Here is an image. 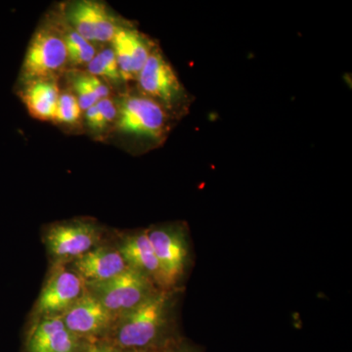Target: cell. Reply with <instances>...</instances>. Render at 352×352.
<instances>
[{
  "instance_id": "8fae6325",
  "label": "cell",
  "mask_w": 352,
  "mask_h": 352,
  "mask_svg": "<svg viewBox=\"0 0 352 352\" xmlns=\"http://www.w3.org/2000/svg\"><path fill=\"white\" fill-rule=\"evenodd\" d=\"M111 44L126 85L136 82L153 51L159 46L150 36L126 21L116 31Z\"/></svg>"
},
{
  "instance_id": "9c48e42d",
  "label": "cell",
  "mask_w": 352,
  "mask_h": 352,
  "mask_svg": "<svg viewBox=\"0 0 352 352\" xmlns=\"http://www.w3.org/2000/svg\"><path fill=\"white\" fill-rule=\"evenodd\" d=\"M62 17L78 34L92 44L111 43L124 20L98 0H75L62 4Z\"/></svg>"
},
{
  "instance_id": "3957f363",
  "label": "cell",
  "mask_w": 352,
  "mask_h": 352,
  "mask_svg": "<svg viewBox=\"0 0 352 352\" xmlns=\"http://www.w3.org/2000/svg\"><path fill=\"white\" fill-rule=\"evenodd\" d=\"M135 82L138 91L156 102L175 122L188 115L193 97L160 46L153 51Z\"/></svg>"
},
{
  "instance_id": "d6986e66",
  "label": "cell",
  "mask_w": 352,
  "mask_h": 352,
  "mask_svg": "<svg viewBox=\"0 0 352 352\" xmlns=\"http://www.w3.org/2000/svg\"><path fill=\"white\" fill-rule=\"evenodd\" d=\"M67 75H68L69 90L75 94L82 111H87L88 108L92 107L100 100L94 87L90 85L87 71L69 69Z\"/></svg>"
},
{
  "instance_id": "ba28073f",
  "label": "cell",
  "mask_w": 352,
  "mask_h": 352,
  "mask_svg": "<svg viewBox=\"0 0 352 352\" xmlns=\"http://www.w3.org/2000/svg\"><path fill=\"white\" fill-rule=\"evenodd\" d=\"M87 292L85 281L68 264H52L31 312L30 321L60 316Z\"/></svg>"
},
{
  "instance_id": "44dd1931",
  "label": "cell",
  "mask_w": 352,
  "mask_h": 352,
  "mask_svg": "<svg viewBox=\"0 0 352 352\" xmlns=\"http://www.w3.org/2000/svg\"><path fill=\"white\" fill-rule=\"evenodd\" d=\"M85 352H136L126 351V349H120V347L113 346L107 342L100 340V342H88Z\"/></svg>"
},
{
  "instance_id": "ffe728a7",
  "label": "cell",
  "mask_w": 352,
  "mask_h": 352,
  "mask_svg": "<svg viewBox=\"0 0 352 352\" xmlns=\"http://www.w3.org/2000/svg\"><path fill=\"white\" fill-rule=\"evenodd\" d=\"M168 352H204V349L199 344H194L191 340L180 338L168 347Z\"/></svg>"
},
{
  "instance_id": "6da1fadb",
  "label": "cell",
  "mask_w": 352,
  "mask_h": 352,
  "mask_svg": "<svg viewBox=\"0 0 352 352\" xmlns=\"http://www.w3.org/2000/svg\"><path fill=\"white\" fill-rule=\"evenodd\" d=\"M182 289H161L135 309L116 320L104 340L113 346L136 352H159L182 337L176 320Z\"/></svg>"
},
{
  "instance_id": "4fadbf2b",
  "label": "cell",
  "mask_w": 352,
  "mask_h": 352,
  "mask_svg": "<svg viewBox=\"0 0 352 352\" xmlns=\"http://www.w3.org/2000/svg\"><path fill=\"white\" fill-rule=\"evenodd\" d=\"M67 264L82 278L85 286L103 283L131 268L118 249L117 244L111 245L108 242Z\"/></svg>"
},
{
  "instance_id": "277c9868",
  "label": "cell",
  "mask_w": 352,
  "mask_h": 352,
  "mask_svg": "<svg viewBox=\"0 0 352 352\" xmlns=\"http://www.w3.org/2000/svg\"><path fill=\"white\" fill-rule=\"evenodd\" d=\"M67 67L62 18L58 11L50 14L34 32L25 51L19 85L39 78H58Z\"/></svg>"
},
{
  "instance_id": "52a82bcc",
  "label": "cell",
  "mask_w": 352,
  "mask_h": 352,
  "mask_svg": "<svg viewBox=\"0 0 352 352\" xmlns=\"http://www.w3.org/2000/svg\"><path fill=\"white\" fill-rule=\"evenodd\" d=\"M87 291L118 319L135 309L161 289L143 273L129 268L103 283L88 285Z\"/></svg>"
},
{
  "instance_id": "e0dca14e",
  "label": "cell",
  "mask_w": 352,
  "mask_h": 352,
  "mask_svg": "<svg viewBox=\"0 0 352 352\" xmlns=\"http://www.w3.org/2000/svg\"><path fill=\"white\" fill-rule=\"evenodd\" d=\"M87 72L90 75L101 78L112 89L113 87L120 89L126 85L122 80L115 53L111 47L103 48L97 52L94 59L87 65Z\"/></svg>"
},
{
  "instance_id": "7c38bea8",
  "label": "cell",
  "mask_w": 352,
  "mask_h": 352,
  "mask_svg": "<svg viewBox=\"0 0 352 352\" xmlns=\"http://www.w3.org/2000/svg\"><path fill=\"white\" fill-rule=\"evenodd\" d=\"M87 344L69 332L60 315L30 321L23 352H85Z\"/></svg>"
},
{
  "instance_id": "7a4b0ae2",
  "label": "cell",
  "mask_w": 352,
  "mask_h": 352,
  "mask_svg": "<svg viewBox=\"0 0 352 352\" xmlns=\"http://www.w3.org/2000/svg\"><path fill=\"white\" fill-rule=\"evenodd\" d=\"M116 102L117 119L108 138L133 155L146 154L166 143L176 122L156 102L136 89L122 92Z\"/></svg>"
},
{
  "instance_id": "30bf717a",
  "label": "cell",
  "mask_w": 352,
  "mask_h": 352,
  "mask_svg": "<svg viewBox=\"0 0 352 352\" xmlns=\"http://www.w3.org/2000/svg\"><path fill=\"white\" fill-rule=\"evenodd\" d=\"M61 317L69 332L87 342L105 340L117 320L107 308L87 291Z\"/></svg>"
},
{
  "instance_id": "7402d4cb",
  "label": "cell",
  "mask_w": 352,
  "mask_h": 352,
  "mask_svg": "<svg viewBox=\"0 0 352 352\" xmlns=\"http://www.w3.org/2000/svg\"><path fill=\"white\" fill-rule=\"evenodd\" d=\"M159 352H168V349H164V351H159Z\"/></svg>"
},
{
  "instance_id": "5b68a950",
  "label": "cell",
  "mask_w": 352,
  "mask_h": 352,
  "mask_svg": "<svg viewBox=\"0 0 352 352\" xmlns=\"http://www.w3.org/2000/svg\"><path fill=\"white\" fill-rule=\"evenodd\" d=\"M148 237L160 264L162 288L182 289L191 264V244L186 223L182 221L148 227Z\"/></svg>"
},
{
  "instance_id": "5bb4252c",
  "label": "cell",
  "mask_w": 352,
  "mask_h": 352,
  "mask_svg": "<svg viewBox=\"0 0 352 352\" xmlns=\"http://www.w3.org/2000/svg\"><path fill=\"white\" fill-rule=\"evenodd\" d=\"M116 244L129 267L143 273L163 289L159 261L148 237L147 228L124 233Z\"/></svg>"
},
{
  "instance_id": "8992f818",
  "label": "cell",
  "mask_w": 352,
  "mask_h": 352,
  "mask_svg": "<svg viewBox=\"0 0 352 352\" xmlns=\"http://www.w3.org/2000/svg\"><path fill=\"white\" fill-rule=\"evenodd\" d=\"M105 236V228L96 220L82 217L50 224L43 240L52 264H67L107 242Z\"/></svg>"
},
{
  "instance_id": "2e32d148",
  "label": "cell",
  "mask_w": 352,
  "mask_h": 352,
  "mask_svg": "<svg viewBox=\"0 0 352 352\" xmlns=\"http://www.w3.org/2000/svg\"><path fill=\"white\" fill-rule=\"evenodd\" d=\"M61 18L68 67H71V69H80L82 67H87L96 55L97 50L94 44L83 38L65 22L62 16Z\"/></svg>"
},
{
  "instance_id": "9a60e30c",
  "label": "cell",
  "mask_w": 352,
  "mask_h": 352,
  "mask_svg": "<svg viewBox=\"0 0 352 352\" xmlns=\"http://www.w3.org/2000/svg\"><path fill=\"white\" fill-rule=\"evenodd\" d=\"M20 98L34 119L53 122L60 89L58 78H39L19 85Z\"/></svg>"
},
{
  "instance_id": "ac0fdd59",
  "label": "cell",
  "mask_w": 352,
  "mask_h": 352,
  "mask_svg": "<svg viewBox=\"0 0 352 352\" xmlns=\"http://www.w3.org/2000/svg\"><path fill=\"white\" fill-rule=\"evenodd\" d=\"M82 110L75 94L69 89L61 90L53 122L65 129H78L82 126Z\"/></svg>"
}]
</instances>
